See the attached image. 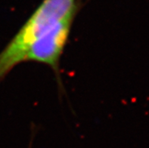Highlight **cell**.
Masks as SVG:
<instances>
[{"label":"cell","instance_id":"1","mask_svg":"<svg viewBox=\"0 0 149 148\" xmlns=\"http://www.w3.org/2000/svg\"><path fill=\"white\" fill-rule=\"evenodd\" d=\"M77 0H42L18 32L0 52V80L24 62L30 47L59 22L76 16Z\"/></svg>","mask_w":149,"mask_h":148},{"label":"cell","instance_id":"2","mask_svg":"<svg viewBox=\"0 0 149 148\" xmlns=\"http://www.w3.org/2000/svg\"><path fill=\"white\" fill-rule=\"evenodd\" d=\"M75 17L70 16L65 18L36 40L26 51L24 62L44 64L58 74L59 61L68 42Z\"/></svg>","mask_w":149,"mask_h":148}]
</instances>
